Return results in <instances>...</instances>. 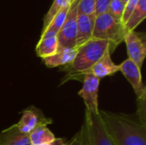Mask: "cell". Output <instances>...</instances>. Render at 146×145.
<instances>
[{
    "instance_id": "cell-14",
    "label": "cell",
    "mask_w": 146,
    "mask_h": 145,
    "mask_svg": "<svg viewBox=\"0 0 146 145\" xmlns=\"http://www.w3.org/2000/svg\"><path fill=\"white\" fill-rule=\"evenodd\" d=\"M77 50V48H64L58 50L54 55L43 58V62L50 68L68 65L74 61Z\"/></svg>"
},
{
    "instance_id": "cell-7",
    "label": "cell",
    "mask_w": 146,
    "mask_h": 145,
    "mask_svg": "<svg viewBox=\"0 0 146 145\" xmlns=\"http://www.w3.org/2000/svg\"><path fill=\"white\" fill-rule=\"evenodd\" d=\"M51 123L52 120L47 118L40 109L31 106L21 111V117L16 125L22 133L29 135L35 128L41 126H47Z\"/></svg>"
},
{
    "instance_id": "cell-8",
    "label": "cell",
    "mask_w": 146,
    "mask_h": 145,
    "mask_svg": "<svg viewBox=\"0 0 146 145\" xmlns=\"http://www.w3.org/2000/svg\"><path fill=\"white\" fill-rule=\"evenodd\" d=\"M124 42L126 43L128 58L134 62L139 68H142L146 56L145 36L135 31L127 32Z\"/></svg>"
},
{
    "instance_id": "cell-19",
    "label": "cell",
    "mask_w": 146,
    "mask_h": 145,
    "mask_svg": "<svg viewBox=\"0 0 146 145\" xmlns=\"http://www.w3.org/2000/svg\"><path fill=\"white\" fill-rule=\"evenodd\" d=\"M125 5L126 3H124L121 0H111L109 5L108 13L115 17L116 19L121 20V18L125 9Z\"/></svg>"
},
{
    "instance_id": "cell-21",
    "label": "cell",
    "mask_w": 146,
    "mask_h": 145,
    "mask_svg": "<svg viewBox=\"0 0 146 145\" xmlns=\"http://www.w3.org/2000/svg\"><path fill=\"white\" fill-rule=\"evenodd\" d=\"M66 145H87L86 133L84 124L81 126L80 130L71 138V140L67 142Z\"/></svg>"
},
{
    "instance_id": "cell-10",
    "label": "cell",
    "mask_w": 146,
    "mask_h": 145,
    "mask_svg": "<svg viewBox=\"0 0 146 145\" xmlns=\"http://www.w3.org/2000/svg\"><path fill=\"white\" fill-rule=\"evenodd\" d=\"M119 66L120 71L123 73L124 77L130 83L137 96V98L145 96L146 88L142 80L141 68H139V66L129 58L125 60Z\"/></svg>"
},
{
    "instance_id": "cell-22",
    "label": "cell",
    "mask_w": 146,
    "mask_h": 145,
    "mask_svg": "<svg viewBox=\"0 0 146 145\" xmlns=\"http://www.w3.org/2000/svg\"><path fill=\"white\" fill-rule=\"evenodd\" d=\"M145 96H143L139 98H137V107H138V110H137V119L142 122L143 124L146 125V108H145Z\"/></svg>"
},
{
    "instance_id": "cell-11",
    "label": "cell",
    "mask_w": 146,
    "mask_h": 145,
    "mask_svg": "<svg viewBox=\"0 0 146 145\" xmlns=\"http://www.w3.org/2000/svg\"><path fill=\"white\" fill-rule=\"evenodd\" d=\"M96 15H78L76 47H80L92 38Z\"/></svg>"
},
{
    "instance_id": "cell-20",
    "label": "cell",
    "mask_w": 146,
    "mask_h": 145,
    "mask_svg": "<svg viewBox=\"0 0 146 145\" xmlns=\"http://www.w3.org/2000/svg\"><path fill=\"white\" fill-rule=\"evenodd\" d=\"M95 14V0H80L78 5V15Z\"/></svg>"
},
{
    "instance_id": "cell-4",
    "label": "cell",
    "mask_w": 146,
    "mask_h": 145,
    "mask_svg": "<svg viewBox=\"0 0 146 145\" xmlns=\"http://www.w3.org/2000/svg\"><path fill=\"white\" fill-rule=\"evenodd\" d=\"M84 126L86 133L87 145H115L108 133L100 114L85 111Z\"/></svg>"
},
{
    "instance_id": "cell-5",
    "label": "cell",
    "mask_w": 146,
    "mask_h": 145,
    "mask_svg": "<svg viewBox=\"0 0 146 145\" xmlns=\"http://www.w3.org/2000/svg\"><path fill=\"white\" fill-rule=\"evenodd\" d=\"M80 0H72L66 20L57 34L58 50L64 48H77V17Z\"/></svg>"
},
{
    "instance_id": "cell-9",
    "label": "cell",
    "mask_w": 146,
    "mask_h": 145,
    "mask_svg": "<svg viewBox=\"0 0 146 145\" xmlns=\"http://www.w3.org/2000/svg\"><path fill=\"white\" fill-rule=\"evenodd\" d=\"M118 71H120V66L116 65L111 59V54L110 50H108L104 56L88 70L74 75L72 76L69 80L71 79H76V80H81L82 81V78L84 75L86 74H92L97 78H98L99 79L107 77V76H110L115 74V73H117Z\"/></svg>"
},
{
    "instance_id": "cell-25",
    "label": "cell",
    "mask_w": 146,
    "mask_h": 145,
    "mask_svg": "<svg viewBox=\"0 0 146 145\" xmlns=\"http://www.w3.org/2000/svg\"><path fill=\"white\" fill-rule=\"evenodd\" d=\"M67 140L65 138H56L52 142L47 143V144H39V145H66L67 144Z\"/></svg>"
},
{
    "instance_id": "cell-18",
    "label": "cell",
    "mask_w": 146,
    "mask_h": 145,
    "mask_svg": "<svg viewBox=\"0 0 146 145\" xmlns=\"http://www.w3.org/2000/svg\"><path fill=\"white\" fill-rule=\"evenodd\" d=\"M70 3L68 4H67L66 6H64L56 14V15L53 18L52 21L50 22V24L49 25V26L47 27V29L44 32L47 31V32H54L56 34H58L59 31L61 30V28H62V26L65 20H66L67 15H68V9H69V6H70Z\"/></svg>"
},
{
    "instance_id": "cell-16",
    "label": "cell",
    "mask_w": 146,
    "mask_h": 145,
    "mask_svg": "<svg viewBox=\"0 0 146 145\" xmlns=\"http://www.w3.org/2000/svg\"><path fill=\"white\" fill-rule=\"evenodd\" d=\"M30 141L32 145H39L52 142L56 137L53 132L46 126H41L35 128L29 134Z\"/></svg>"
},
{
    "instance_id": "cell-12",
    "label": "cell",
    "mask_w": 146,
    "mask_h": 145,
    "mask_svg": "<svg viewBox=\"0 0 146 145\" xmlns=\"http://www.w3.org/2000/svg\"><path fill=\"white\" fill-rule=\"evenodd\" d=\"M57 50H58L57 34L47 31L42 32L40 39L38 42L35 48L37 56L43 59L54 55Z\"/></svg>"
},
{
    "instance_id": "cell-26",
    "label": "cell",
    "mask_w": 146,
    "mask_h": 145,
    "mask_svg": "<svg viewBox=\"0 0 146 145\" xmlns=\"http://www.w3.org/2000/svg\"><path fill=\"white\" fill-rule=\"evenodd\" d=\"M121 1H122V2H123V3H127V1H128V0H121Z\"/></svg>"
},
{
    "instance_id": "cell-1",
    "label": "cell",
    "mask_w": 146,
    "mask_h": 145,
    "mask_svg": "<svg viewBox=\"0 0 146 145\" xmlns=\"http://www.w3.org/2000/svg\"><path fill=\"white\" fill-rule=\"evenodd\" d=\"M103 123L115 145H146V125L132 115L99 110Z\"/></svg>"
},
{
    "instance_id": "cell-23",
    "label": "cell",
    "mask_w": 146,
    "mask_h": 145,
    "mask_svg": "<svg viewBox=\"0 0 146 145\" xmlns=\"http://www.w3.org/2000/svg\"><path fill=\"white\" fill-rule=\"evenodd\" d=\"M138 2H139V0H128L127 3H126L123 15L121 18V22L124 26H125V23L127 21L128 18L130 17V15H132V13L133 12L134 9L136 8Z\"/></svg>"
},
{
    "instance_id": "cell-2",
    "label": "cell",
    "mask_w": 146,
    "mask_h": 145,
    "mask_svg": "<svg viewBox=\"0 0 146 145\" xmlns=\"http://www.w3.org/2000/svg\"><path fill=\"white\" fill-rule=\"evenodd\" d=\"M77 49L74 61L70 64L61 67L60 68V71L67 73L62 80V84L68 81L72 76L91 68L110 50V43L106 40L92 38Z\"/></svg>"
},
{
    "instance_id": "cell-17",
    "label": "cell",
    "mask_w": 146,
    "mask_h": 145,
    "mask_svg": "<svg viewBox=\"0 0 146 145\" xmlns=\"http://www.w3.org/2000/svg\"><path fill=\"white\" fill-rule=\"evenodd\" d=\"M72 0H54L50 8L49 9L48 12L44 15L43 19V28H42V32H44L50 22L52 21L53 18L56 15V14L67 4H68Z\"/></svg>"
},
{
    "instance_id": "cell-13",
    "label": "cell",
    "mask_w": 146,
    "mask_h": 145,
    "mask_svg": "<svg viewBox=\"0 0 146 145\" xmlns=\"http://www.w3.org/2000/svg\"><path fill=\"white\" fill-rule=\"evenodd\" d=\"M0 145H32L29 135L22 133L16 124L0 132Z\"/></svg>"
},
{
    "instance_id": "cell-15",
    "label": "cell",
    "mask_w": 146,
    "mask_h": 145,
    "mask_svg": "<svg viewBox=\"0 0 146 145\" xmlns=\"http://www.w3.org/2000/svg\"><path fill=\"white\" fill-rule=\"evenodd\" d=\"M146 16V0H139L136 8L125 23L127 32L134 31L135 28L145 20Z\"/></svg>"
},
{
    "instance_id": "cell-6",
    "label": "cell",
    "mask_w": 146,
    "mask_h": 145,
    "mask_svg": "<svg viewBox=\"0 0 146 145\" xmlns=\"http://www.w3.org/2000/svg\"><path fill=\"white\" fill-rule=\"evenodd\" d=\"M83 85L79 91V96L83 99L86 110L98 114V90L100 79L92 74H86L82 78Z\"/></svg>"
},
{
    "instance_id": "cell-24",
    "label": "cell",
    "mask_w": 146,
    "mask_h": 145,
    "mask_svg": "<svg viewBox=\"0 0 146 145\" xmlns=\"http://www.w3.org/2000/svg\"><path fill=\"white\" fill-rule=\"evenodd\" d=\"M111 0H95V15H99L108 12Z\"/></svg>"
},
{
    "instance_id": "cell-3",
    "label": "cell",
    "mask_w": 146,
    "mask_h": 145,
    "mask_svg": "<svg viewBox=\"0 0 146 145\" xmlns=\"http://www.w3.org/2000/svg\"><path fill=\"white\" fill-rule=\"evenodd\" d=\"M126 33L127 30L121 20L116 19L108 12L96 16L92 38L108 41L110 54L124 42Z\"/></svg>"
}]
</instances>
